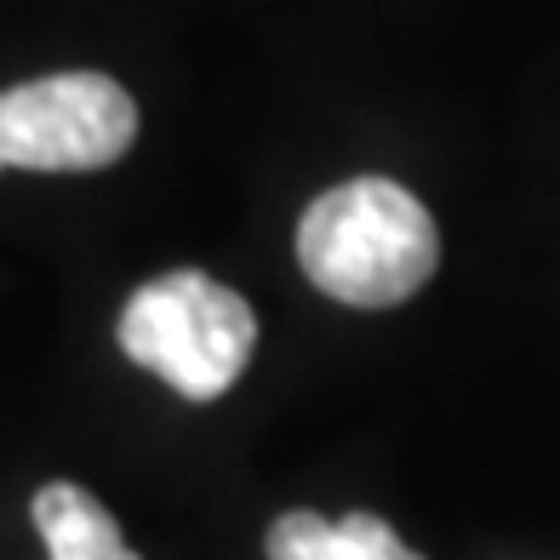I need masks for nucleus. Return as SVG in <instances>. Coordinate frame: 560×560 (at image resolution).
I'll return each mask as SVG.
<instances>
[{
  "label": "nucleus",
  "mask_w": 560,
  "mask_h": 560,
  "mask_svg": "<svg viewBox=\"0 0 560 560\" xmlns=\"http://www.w3.org/2000/svg\"><path fill=\"white\" fill-rule=\"evenodd\" d=\"M35 526L52 560H138L126 549L120 526L92 492L69 487V480H52V487L35 492Z\"/></svg>",
  "instance_id": "39448f33"
},
{
  "label": "nucleus",
  "mask_w": 560,
  "mask_h": 560,
  "mask_svg": "<svg viewBox=\"0 0 560 560\" xmlns=\"http://www.w3.org/2000/svg\"><path fill=\"white\" fill-rule=\"evenodd\" d=\"M269 560H423L412 555L389 521L377 515H343V521H320L310 509L280 515L269 526Z\"/></svg>",
  "instance_id": "20e7f679"
},
{
  "label": "nucleus",
  "mask_w": 560,
  "mask_h": 560,
  "mask_svg": "<svg viewBox=\"0 0 560 560\" xmlns=\"http://www.w3.org/2000/svg\"><path fill=\"white\" fill-rule=\"evenodd\" d=\"M138 138V104L109 74H40L0 92V172H97Z\"/></svg>",
  "instance_id": "7ed1b4c3"
},
{
  "label": "nucleus",
  "mask_w": 560,
  "mask_h": 560,
  "mask_svg": "<svg viewBox=\"0 0 560 560\" xmlns=\"http://www.w3.org/2000/svg\"><path fill=\"white\" fill-rule=\"evenodd\" d=\"M258 343V315L241 292L218 287L200 269H172L126 298L120 349L143 372L166 377L184 400H218Z\"/></svg>",
  "instance_id": "f03ea898"
},
{
  "label": "nucleus",
  "mask_w": 560,
  "mask_h": 560,
  "mask_svg": "<svg viewBox=\"0 0 560 560\" xmlns=\"http://www.w3.org/2000/svg\"><path fill=\"white\" fill-rule=\"evenodd\" d=\"M298 264L349 310H395L429 287L441 264L435 218L395 177H349L298 223Z\"/></svg>",
  "instance_id": "f257e3e1"
}]
</instances>
